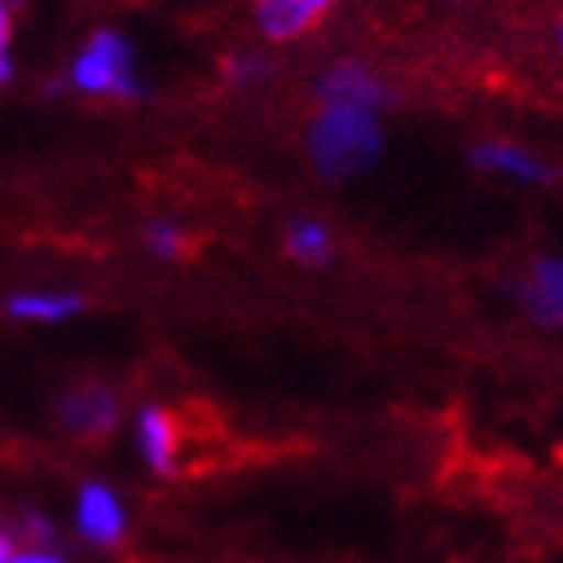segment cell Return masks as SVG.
<instances>
[{
	"label": "cell",
	"mask_w": 563,
	"mask_h": 563,
	"mask_svg": "<svg viewBox=\"0 0 563 563\" xmlns=\"http://www.w3.org/2000/svg\"><path fill=\"white\" fill-rule=\"evenodd\" d=\"M308 154H311V166L331 181L355 178V174L371 169L378 154H383V122H378V111H363V107H320L308 134Z\"/></svg>",
	"instance_id": "6da1fadb"
},
{
	"label": "cell",
	"mask_w": 563,
	"mask_h": 563,
	"mask_svg": "<svg viewBox=\"0 0 563 563\" xmlns=\"http://www.w3.org/2000/svg\"><path fill=\"white\" fill-rule=\"evenodd\" d=\"M67 79L76 91L99 95V99H139L142 95V79L134 71V47L114 29H99L79 47Z\"/></svg>",
	"instance_id": "7a4b0ae2"
},
{
	"label": "cell",
	"mask_w": 563,
	"mask_h": 563,
	"mask_svg": "<svg viewBox=\"0 0 563 563\" xmlns=\"http://www.w3.org/2000/svg\"><path fill=\"white\" fill-rule=\"evenodd\" d=\"M56 418L84 442H103L122 422V398L107 383H76L56 398Z\"/></svg>",
	"instance_id": "3957f363"
},
{
	"label": "cell",
	"mask_w": 563,
	"mask_h": 563,
	"mask_svg": "<svg viewBox=\"0 0 563 563\" xmlns=\"http://www.w3.org/2000/svg\"><path fill=\"white\" fill-rule=\"evenodd\" d=\"M71 525H76L79 540L91 548H122L131 536V512L122 505V497L103 481H87L76 493L71 505Z\"/></svg>",
	"instance_id": "277c9868"
},
{
	"label": "cell",
	"mask_w": 563,
	"mask_h": 563,
	"mask_svg": "<svg viewBox=\"0 0 563 563\" xmlns=\"http://www.w3.org/2000/svg\"><path fill=\"white\" fill-rule=\"evenodd\" d=\"M134 445H139V457L146 461V470L158 473V477H174L181 470L186 433L166 406L151 402L134 413Z\"/></svg>",
	"instance_id": "5b68a950"
},
{
	"label": "cell",
	"mask_w": 563,
	"mask_h": 563,
	"mask_svg": "<svg viewBox=\"0 0 563 563\" xmlns=\"http://www.w3.org/2000/svg\"><path fill=\"white\" fill-rule=\"evenodd\" d=\"M320 95V107H363V111H383L386 91L378 84V76L366 64L355 59H343V64L328 67L316 87Z\"/></svg>",
	"instance_id": "8992f818"
},
{
	"label": "cell",
	"mask_w": 563,
	"mask_h": 563,
	"mask_svg": "<svg viewBox=\"0 0 563 563\" xmlns=\"http://www.w3.org/2000/svg\"><path fill=\"white\" fill-rule=\"evenodd\" d=\"M335 0H256V29L268 40H300L331 12Z\"/></svg>",
	"instance_id": "52a82bcc"
},
{
	"label": "cell",
	"mask_w": 563,
	"mask_h": 563,
	"mask_svg": "<svg viewBox=\"0 0 563 563\" xmlns=\"http://www.w3.org/2000/svg\"><path fill=\"white\" fill-rule=\"evenodd\" d=\"M473 166L488 169V174H505V178H517V181H528V186H544L552 181V166L536 158L532 151L525 146H512V142H477L470 151Z\"/></svg>",
	"instance_id": "ba28073f"
},
{
	"label": "cell",
	"mask_w": 563,
	"mask_h": 563,
	"mask_svg": "<svg viewBox=\"0 0 563 563\" xmlns=\"http://www.w3.org/2000/svg\"><path fill=\"white\" fill-rule=\"evenodd\" d=\"M84 308L87 300L79 291H20L4 303V311L20 323H64L76 320Z\"/></svg>",
	"instance_id": "9c48e42d"
},
{
	"label": "cell",
	"mask_w": 563,
	"mask_h": 563,
	"mask_svg": "<svg viewBox=\"0 0 563 563\" xmlns=\"http://www.w3.org/2000/svg\"><path fill=\"white\" fill-rule=\"evenodd\" d=\"M284 249H288L291 261L303 264V268H320V264L331 261L335 241H331L328 225H320V221H296V225L288 229V236H284Z\"/></svg>",
	"instance_id": "30bf717a"
},
{
	"label": "cell",
	"mask_w": 563,
	"mask_h": 563,
	"mask_svg": "<svg viewBox=\"0 0 563 563\" xmlns=\"http://www.w3.org/2000/svg\"><path fill=\"white\" fill-rule=\"evenodd\" d=\"M146 249L162 261H178L189 253V236L174 221H154V225H146Z\"/></svg>",
	"instance_id": "8fae6325"
},
{
	"label": "cell",
	"mask_w": 563,
	"mask_h": 563,
	"mask_svg": "<svg viewBox=\"0 0 563 563\" xmlns=\"http://www.w3.org/2000/svg\"><path fill=\"white\" fill-rule=\"evenodd\" d=\"M264 76H268V64H264V56H253V52H236V56L225 59V79L233 87L261 84Z\"/></svg>",
	"instance_id": "7c38bea8"
},
{
	"label": "cell",
	"mask_w": 563,
	"mask_h": 563,
	"mask_svg": "<svg viewBox=\"0 0 563 563\" xmlns=\"http://www.w3.org/2000/svg\"><path fill=\"white\" fill-rule=\"evenodd\" d=\"M532 284H540V288H544L548 296L563 308V256H548V261L536 264Z\"/></svg>",
	"instance_id": "4fadbf2b"
},
{
	"label": "cell",
	"mask_w": 563,
	"mask_h": 563,
	"mask_svg": "<svg viewBox=\"0 0 563 563\" xmlns=\"http://www.w3.org/2000/svg\"><path fill=\"white\" fill-rule=\"evenodd\" d=\"M0 563H67L59 552H52V548H40V544H16L9 555Z\"/></svg>",
	"instance_id": "5bb4252c"
},
{
	"label": "cell",
	"mask_w": 563,
	"mask_h": 563,
	"mask_svg": "<svg viewBox=\"0 0 563 563\" xmlns=\"http://www.w3.org/2000/svg\"><path fill=\"white\" fill-rule=\"evenodd\" d=\"M24 532H29V540L32 544H40V548H47V540H52V520L44 517V512H24Z\"/></svg>",
	"instance_id": "9a60e30c"
},
{
	"label": "cell",
	"mask_w": 563,
	"mask_h": 563,
	"mask_svg": "<svg viewBox=\"0 0 563 563\" xmlns=\"http://www.w3.org/2000/svg\"><path fill=\"white\" fill-rule=\"evenodd\" d=\"M12 29H16V0H0V56H9Z\"/></svg>",
	"instance_id": "2e32d148"
},
{
	"label": "cell",
	"mask_w": 563,
	"mask_h": 563,
	"mask_svg": "<svg viewBox=\"0 0 563 563\" xmlns=\"http://www.w3.org/2000/svg\"><path fill=\"white\" fill-rule=\"evenodd\" d=\"M12 548H16V540H12L9 525H4V520H0V560H4V555H9Z\"/></svg>",
	"instance_id": "e0dca14e"
},
{
	"label": "cell",
	"mask_w": 563,
	"mask_h": 563,
	"mask_svg": "<svg viewBox=\"0 0 563 563\" xmlns=\"http://www.w3.org/2000/svg\"><path fill=\"white\" fill-rule=\"evenodd\" d=\"M9 79H12V59L0 56V87H9Z\"/></svg>",
	"instance_id": "ac0fdd59"
},
{
	"label": "cell",
	"mask_w": 563,
	"mask_h": 563,
	"mask_svg": "<svg viewBox=\"0 0 563 563\" xmlns=\"http://www.w3.org/2000/svg\"><path fill=\"white\" fill-rule=\"evenodd\" d=\"M555 44H560V52H563V20L555 24Z\"/></svg>",
	"instance_id": "d6986e66"
}]
</instances>
